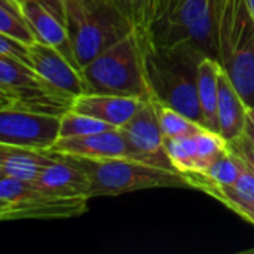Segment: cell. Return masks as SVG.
I'll return each instance as SVG.
<instances>
[{"label": "cell", "mask_w": 254, "mask_h": 254, "mask_svg": "<svg viewBox=\"0 0 254 254\" xmlns=\"http://www.w3.org/2000/svg\"><path fill=\"white\" fill-rule=\"evenodd\" d=\"M147 33L132 30L82 68L89 94L155 100L146 71Z\"/></svg>", "instance_id": "6da1fadb"}, {"label": "cell", "mask_w": 254, "mask_h": 254, "mask_svg": "<svg viewBox=\"0 0 254 254\" xmlns=\"http://www.w3.org/2000/svg\"><path fill=\"white\" fill-rule=\"evenodd\" d=\"M205 55L188 46L159 48L146 42V71L155 100L205 128L198 97V65Z\"/></svg>", "instance_id": "7a4b0ae2"}, {"label": "cell", "mask_w": 254, "mask_h": 254, "mask_svg": "<svg viewBox=\"0 0 254 254\" xmlns=\"http://www.w3.org/2000/svg\"><path fill=\"white\" fill-rule=\"evenodd\" d=\"M217 60L234 86L254 107V15L247 0H217Z\"/></svg>", "instance_id": "3957f363"}, {"label": "cell", "mask_w": 254, "mask_h": 254, "mask_svg": "<svg viewBox=\"0 0 254 254\" xmlns=\"http://www.w3.org/2000/svg\"><path fill=\"white\" fill-rule=\"evenodd\" d=\"M67 31L82 68L134 28L115 0H64Z\"/></svg>", "instance_id": "277c9868"}, {"label": "cell", "mask_w": 254, "mask_h": 254, "mask_svg": "<svg viewBox=\"0 0 254 254\" xmlns=\"http://www.w3.org/2000/svg\"><path fill=\"white\" fill-rule=\"evenodd\" d=\"M63 155V153H60ZM89 179V198L118 196L129 192L158 188H190L188 177L132 159H89L63 155Z\"/></svg>", "instance_id": "5b68a950"}, {"label": "cell", "mask_w": 254, "mask_h": 254, "mask_svg": "<svg viewBox=\"0 0 254 254\" xmlns=\"http://www.w3.org/2000/svg\"><path fill=\"white\" fill-rule=\"evenodd\" d=\"M217 0H170L150 28L152 43L159 48L188 46L217 60Z\"/></svg>", "instance_id": "8992f818"}, {"label": "cell", "mask_w": 254, "mask_h": 254, "mask_svg": "<svg viewBox=\"0 0 254 254\" xmlns=\"http://www.w3.org/2000/svg\"><path fill=\"white\" fill-rule=\"evenodd\" d=\"M74 98L52 88L31 65L0 54V110L63 116Z\"/></svg>", "instance_id": "52a82bcc"}, {"label": "cell", "mask_w": 254, "mask_h": 254, "mask_svg": "<svg viewBox=\"0 0 254 254\" xmlns=\"http://www.w3.org/2000/svg\"><path fill=\"white\" fill-rule=\"evenodd\" d=\"M85 196H60L40 189L34 182L0 176L1 220H55L79 217L88 211Z\"/></svg>", "instance_id": "ba28073f"}, {"label": "cell", "mask_w": 254, "mask_h": 254, "mask_svg": "<svg viewBox=\"0 0 254 254\" xmlns=\"http://www.w3.org/2000/svg\"><path fill=\"white\" fill-rule=\"evenodd\" d=\"M61 116L25 110H0V144L49 152L60 140Z\"/></svg>", "instance_id": "9c48e42d"}, {"label": "cell", "mask_w": 254, "mask_h": 254, "mask_svg": "<svg viewBox=\"0 0 254 254\" xmlns=\"http://www.w3.org/2000/svg\"><path fill=\"white\" fill-rule=\"evenodd\" d=\"M135 153L137 161L177 171L165 150L164 132L155 100L141 101L134 116L119 128Z\"/></svg>", "instance_id": "30bf717a"}, {"label": "cell", "mask_w": 254, "mask_h": 254, "mask_svg": "<svg viewBox=\"0 0 254 254\" xmlns=\"http://www.w3.org/2000/svg\"><path fill=\"white\" fill-rule=\"evenodd\" d=\"M21 7L37 42L58 49L76 68H79L67 31L64 0H28L22 3Z\"/></svg>", "instance_id": "8fae6325"}, {"label": "cell", "mask_w": 254, "mask_h": 254, "mask_svg": "<svg viewBox=\"0 0 254 254\" xmlns=\"http://www.w3.org/2000/svg\"><path fill=\"white\" fill-rule=\"evenodd\" d=\"M30 55L33 68L57 91L71 98L88 92L82 71L58 49L36 42L30 46Z\"/></svg>", "instance_id": "7c38bea8"}, {"label": "cell", "mask_w": 254, "mask_h": 254, "mask_svg": "<svg viewBox=\"0 0 254 254\" xmlns=\"http://www.w3.org/2000/svg\"><path fill=\"white\" fill-rule=\"evenodd\" d=\"M49 152L82 156L89 159H132L137 161L134 150L119 128L83 135L60 138Z\"/></svg>", "instance_id": "4fadbf2b"}, {"label": "cell", "mask_w": 254, "mask_h": 254, "mask_svg": "<svg viewBox=\"0 0 254 254\" xmlns=\"http://www.w3.org/2000/svg\"><path fill=\"white\" fill-rule=\"evenodd\" d=\"M140 103L141 100L131 97L86 92L74 98L71 110L89 115L116 128H121L134 116V113L140 107Z\"/></svg>", "instance_id": "5bb4252c"}, {"label": "cell", "mask_w": 254, "mask_h": 254, "mask_svg": "<svg viewBox=\"0 0 254 254\" xmlns=\"http://www.w3.org/2000/svg\"><path fill=\"white\" fill-rule=\"evenodd\" d=\"M55 164L48 167L34 182L40 189L60 196H85L89 198V179L74 164L63 155L49 152Z\"/></svg>", "instance_id": "9a60e30c"}, {"label": "cell", "mask_w": 254, "mask_h": 254, "mask_svg": "<svg viewBox=\"0 0 254 254\" xmlns=\"http://www.w3.org/2000/svg\"><path fill=\"white\" fill-rule=\"evenodd\" d=\"M247 104L234 86L231 77L222 68L219 76V134L226 140L232 141L246 134L247 122Z\"/></svg>", "instance_id": "2e32d148"}, {"label": "cell", "mask_w": 254, "mask_h": 254, "mask_svg": "<svg viewBox=\"0 0 254 254\" xmlns=\"http://www.w3.org/2000/svg\"><path fill=\"white\" fill-rule=\"evenodd\" d=\"M52 164H55V158L49 152L0 144V176L36 182Z\"/></svg>", "instance_id": "e0dca14e"}, {"label": "cell", "mask_w": 254, "mask_h": 254, "mask_svg": "<svg viewBox=\"0 0 254 254\" xmlns=\"http://www.w3.org/2000/svg\"><path fill=\"white\" fill-rule=\"evenodd\" d=\"M222 64L213 57H204L198 65V97L205 121V128L219 132V76Z\"/></svg>", "instance_id": "ac0fdd59"}, {"label": "cell", "mask_w": 254, "mask_h": 254, "mask_svg": "<svg viewBox=\"0 0 254 254\" xmlns=\"http://www.w3.org/2000/svg\"><path fill=\"white\" fill-rule=\"evenodd\" d=\"M243 164V162H241ZM198 190L216 198L225 204L234 213L243 207L254 204V174H252L244 165L238 180L232 185L217 186V185H201Z\"/></svg>", "instance_id": "d6986e66"}, {"label": "cell", "mask_w": 254, "mask_h": 254, "mask_svg": "<svg viewBox=\"0 0 254 254\" xmlns=\"http://www.w3.org/2000/svg\"><path fill=\"white\" fill-rule=\"evenodd\" d=\"M0 34L13 37L28 46L37 42L21 4L13 0H0Z\"/></svg>", "instance_id": "ffe728a7"}, {"label": "cell", "mask_w": 254, "mask_h": 254, "mask_svg": "<svg viewBox=\"0 0 254 254\" xmlns=\"http://www.w3.org/2000/svg\"><path fill=\"white\" fill-rule=\"evenodd\" d=\"M165 150L174 165V168L182 174L196 173L198 162V143L196 134L186 137H165Z\"/></svg>", "instance_id": "44dd1931"}, {"label": "cell", "mask_w": 254, "mask_h": 254, "mask_svg": "<svg viewBox=\"0 0 254 254\" xmlns=\"http://www.w3.org/2000/svg\"><path fill=\"white\" fill-rule=\"evenodd\" d=\"M155 106H156V112L159 116V122H161L164 137L195 135V134L201 132L202 129H207L202 125H199L198 122L188 118L186 115L177 112L176 109H173L167 104L159 103L158 100H155Z\"/></svg>", "instance_id": "7402d4cb"}, {"label": "cell", "mask_w": 254, "mask_h": 254, "mask_svg": "<svg viewBox=\"0 0 254 254\" xmlns=\"http://www.w3.org/2000/svg\"><path fill=\"white\" fill-rule=\"evenodd\" d=\"M116 127L100 121L97 118H92L89 115L77 113L74 110H68L61 116V129H60V138L67 137H83L91 135L109 129H115Z\"/></svg>", "instance_id": "603a6c76"}, {"label": "cell", "mask_w": 254, "mask_h": 254, "mask_svg": "<svg viewBox=\"0 0 254 254\" xmlns=\"http://www.w3.org/2000/svg\"><path fill=\"white\" fill-rule=\"evenodd\" d=\"M118 7L127 16L134 30L150 33L156 19L158 0H115Z\"/></svg>", "instance_id": "cb8c5ba5"}, {"label": "cell", "mask_w": 254, "mask_h": 254, "mask_svg": "<svg viewBox=\"0 0 254 254\" xmlns=\"http://www.w3.org/2000/svg\"><path fill=\"white\" fill-rule=\"evenodd\" d=\"M0 54L7 55L22 64L31 65V55H30V46L13 39L9 37L6 34H0ZM33 67V65H31Z\"/></svg>", "instance_id": "d4e9b609"}, {"label": "cell", "mask_w": 254, "mask_h": 254, "mask_svg": "<svg viewBox=\"0 0 254 254\" xmlns=\"http://www.w3.org/2000/svg\"><path fill=\"white\" fill-rule=\"evenodd\" d=\"M228 149L243 162V165L252 174H254V143L246 134L232 141H228Z\"/></svg>", "instance_id": "484cf974"}, {"label": "cell", "mask_w": 254, "mask_h": 254, "mask_svg": "<svg viewBox=\"0 0 254 254\" xmlns=\"http://www.w3.org/2000/svg\"><path fill=\"white\" fill-rule=\"evenodd\" d=\"M246 135L254 143V107H249V109H247Z\"/></svg>", "instance_id": "4316f807"}, {"label": "cell", "mask_w": 254, "mask_h": 254, "mask_svg": "<svg viewBox=\"0 0 254 254\" xmlns=\"http://www.w3.org/2000/svg\"><path fill=\"white\" fill-rule=\"evenodd\" d=\"M240 217H243L244 220L250 222L252 225H254V204L252 205H247V207H243L240 210L235 211Z\"/></svg>", "instance_id": "83f0119b"}, {"label": "cell", "mask_w": 254, "mask_h": 254, "mask_svg": "<svg viewBox=\"0 0 254 254\" xmlns=\"http://www.w3.org/2000/svg\"><path fill=\"white\" fill-rule=\"evenodd\" d=\"M168 1L170 0H158V9H156V18L165 10V7H167V4H168Z\"/></svg>", "instance_id": "f1b7e54d"}, {"label": "cell", "mask_w": 254, "mask_h": 254, "mask_svg": "<svg viewBox=\"0 0 254 254\" xmlns=\"http://www.w3.org/2000/svg\"><path fill=\"white\" fill-rule=\"evenodd\" d=\"M249 1V6H250V9H252V12H253L254 15V0H247Z\"/></svg>", "instance_id": "f546056e"}, {"label": "cell", "mask_w": 254, "mask_h": 254, "mask_svg": "<svg viewBox=\"0 0 254 254\" xmlns=\"http://www.w3.org/2000/svg\"><path fill=\"white\" fill-rule=\"evenodd\" d=\"M15 3H18V4H22V3H25V1H28V0H13Z\"/></svg>", "instance_id": "4dcf8cb0"}]
</instances>
